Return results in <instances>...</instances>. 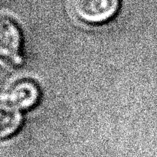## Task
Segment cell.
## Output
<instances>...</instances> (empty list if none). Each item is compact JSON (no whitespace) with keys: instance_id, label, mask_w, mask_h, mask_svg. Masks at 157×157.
<instances>
[{"instance_id":"1","label":"cell","mask_w":157,"mask_h":157,"mask_svg":"<svg viewBox=\"0 0 157 157\" xmlns=\"http://www.w3.org/2000/svg\"><path fill=\"white\" fill-rule=\"evenodd\" d=\"M119 0H68L74 16L86 23L97 24L109 20L117 12Z\"/></svg>"},{"instance_id":"2","label":"cell","mask_w":157,"mask_h":157,"mask_svg":"<svg viewBox=\"0 0 157 157\" xmlns=\"http://www.w3.org/2000/svg\"><path fill=\"white\" fill-rule=\"evenodd\" d=\"M22 36L20 29L12 18L0 13V60L10 65H20Z\"/></svg>"},{"instance_id":"3","label":"cell","mask_w":157,"mask_h":157,"mask_svg":"<svg viewBox=\"0 0 157 157\" xmlns=\"http://www.w3.org/2000/svg\"><path fill=\"white\" fill-rule=\"evenodd\" d=\"M8 99L11 104L18 109H30L39 101L40 90L32 80L20 79L11 85L8 91Z\"/></svg>"},{"instance_id":"4","label":"cell","mask_w":157,"mask_h":157,"mask_svg":"<svg viewBox=\"0 0 157 157\" xmlns=\"http://www.w3.org/2000/svg\"><path fill=\"white\" fill-rule=\"evenodd\" d=\"M21 114L10 102L0 101V140L9 138L21 125Z\"/></svg>"}]
</instances>
